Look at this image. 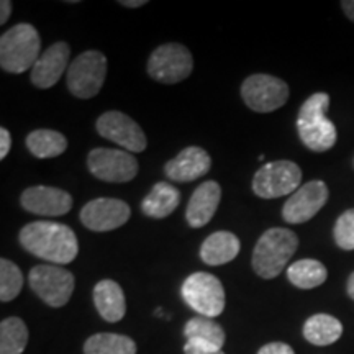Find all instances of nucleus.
Here are the masks:
<instances>
[{
  "label": "nucleus",
  "mask_w": 354,
  "mask_h": 354,
  "mask_svg": "<svg viewBox=\"0 0 354 354\" xmlns=\"http://www.w3.org/2000/svg\"><path fill=\"white\" fill-rule=\"evenodd\" d=\"M19 241L25 251L48 263L63 266L76 259L79 243L68 225L38 220L20 230Z\"/></svg>",
  "instance_id": "1"
},
{
  "label": "nucleus",
  "mask_w": 354,
  "mask_h": 354,
  "mask_svg": "<svg viewBox=\"0 0 354 354\" xmlns=\"http://www.w3.org/2000/svg\"><path fill=\"white\" fill-rule=\"evenodd\" d=\"M328 107L330 95L325 92H317V94L310 95L299 110L297 131L302 143L310 151H328L338 140L335 123L326 117Z\"/></svg>",
  "instance_id": "2"
},
{
  "label": "nucleus",
  "mask_w": 354,
  "mask_h": 354,
  "mask_svg": "<svg viewBox=\"0 0 354 354\" xmlns=\"http://www.w3.org/2000/svg\"><path fill=\"white\" fill-rule=\"evenodd\" d=\"M299 248V238L292 230L271 228L261 234L253 251L254 272L263 279H274L286 269Z\"/></svg>",
  "instance_id": "3"
},
{
  "label": "nucleus",
  "mask_w": 354,
  "mask_h": 354,
  "mask_svg": "<svg viewBox=\"0 0 354 354\" xmlns=\"http://www.w3.org/2000/svg\"><path fill=\"white\" fill-rule=\"evenodd\" d=\"M41 50V38L33 25L19 24L0 37V66L6 73L21 74L33 69Z\"/></svg>",
  "instance_id": "4"
},
{
  "label": "nucleus",
  "mask_w": 354,
  "mask_h": 354,
  "mask_svg": "<svg viewBox=\"0 0 354 354\" xmlns=\"http://www.w3.org/2000/svg\"><path fill=\"white\" fill-rule=\"evenodd\" d=\"M107 77V57L104 53L91 50L81 53L71 63L66 82L68 91L77 99H92L102 91Z\"/></svg>",
  "instance_id": "5"
},
{
  "label": "nucleus",
  "mask_w": 354,
  "mask_h": 354,
  "mask_svg": "<svg viewBox=\"0 0 354 354\" xmlns=\"http://www.w3.org/2000/svg\"><path fill=\"white\" fill-rule=\"evenodd\" d=\"M184 302L201 317L216 318L225 310V289L218 277L210 272H194L180 287Z\"/></svg>",
  "instance_id": "6"
},
{
  "label": "nucleus",
  "mask_w": 354,
  "mask_h": 354,
  "mask_svg": "<svg viewBox=\"0 0 354 354\" xmlns=\"http://www.w3.org/2000/svg\"><path fill=\"white\" fill-rule=\"evenodd\" d=\"M30 287L44 304L59 308L69 302L76 286L73 272L55 264H39L28 274Z\"/></svg>",
  "instance_id": "7"
},
{
  "label": "nucleus",
  "mask_w": 354,
  "mask_h": 354,
  "mask_svg": "<svg viewBox=\"0 0 354 354\" xmlns=\"http://www.w3.org/2000/svg\"><path fill=\"white\" fill-rule=\"evenodd\" d=\"M302 171L292 161H272L264 165L253 177V192L261 198H277L300 189Z\"/></svg>",
  "instance_id": "8"
},
{
  "label": "nucleus",
  "mask_w": 354,
  "mask_h": 354,
  "mask_svg": "<svg viewBox=\"0 0 354 354\" xmlns=\"http://www.w3.org/2000/svg\"><path fill=\"white\" fill-rule=\"evenodd\" d=\"M192 55L184 44L167 43L158 46L148 59L149 77L161 84H177L190 76Z\"/></svg>",
  "instance_id": "9"
},
{
  "label": "nucleus",
  "mask_w": 354,
  "mask_h": 354,
  "mask_svg": "<svg viewBox=\"0 0 354 354\" xmlns=\"http://www.w3.org/2000/svg\"><path fill=\"white\" fill-rule=\"evenodd\" d=\"M241 97L253 112H276L289 100V86L276 76L253 74L243 82Z\"/></svg>",
  "instance_id": "10"
},
{
  "label": "nucleus",
  "mask_w": 354,
  "mask_h": 354,
  "mask_svg": "<svg viewBox=\"0 0 354 354\" xmlns=\"http://www.w3.org/2000/svg\"><path fill=\"white\" fill-rule=\"evenodd\" d=\"M87 167L91 174L104 183H130L140 171L138 161L125 149L95 148L88 153Z\"/></svg>",
  "instance_id": "11"
},
{
  "label": "nucleus",
  "mask_w": 354,
  "mask_h": 354,
  "mask_svg": "<svg viewBox=\"0 0 354 354\" xmlns=\"http://www.w3.org/2000/svg\"><path fill=\"white\" fill-rule=\"evenodd\" d=\"M97 131L105 140L113 141L128 153H141L148 146L145 131L133 118L118 110L102 113L95 123Z\"/></svg>",
  "instance_id": "12"
},
{
  "label": "nucleus",
  "mask_w": 354,
  "mask_h": 354,
  "mask_svg": "<svg viewBox=\"0 0 354 354\" xmlns=\"http://www.w3.org/2000/svg\"><path fill=\"white\" fill-rule=\"evenodd\" d=\"M328 185L323 180H310L295 190L282 207V218L290 225L312 220L328 201Z\"/></svg>",
  "instance_id": "13"
},
{
  "label": "nucleus",
  "mask_w": 354,
  "mask_h": 354,
  "mask_svg": "<svg viewBox=\"0 0 354 354\" xmlns=\"http://www.w3.org/2000/svg\"><path fill=\"white\" fill-rule=\"evenodd\" d=\"M131 210L127 202L118 198H94L81 210L82 225L91 232H112L130 220Z\"/></svg>",
  "instance_id": "14"
},
{
  "label": "nucleus",
  "mask_w": 354,
  "mask_h": 354,
  "mask_svg": "<svg viewBox=\"0 0 354 354\" xmlns=\"http://www.w3.org/2000/svg\"><path fill=\"white\" fill-rule=\"evenodd\" d=\"M21 207L26 212L43 216L66 215L73 209V197L63 189L35 185L24 190L20 197Z\"/></svg>",
  "instance_id": "15"
},
{
  "label": "nucleus",
  "mask_w": 354,
  "mask_h": 354,
  "mask_svg": "<svg viewBox=\"0 0 354 354\" xmlns=\"http://www.w3.org/2000/svg\"><path fill=\"white\" fill-rule=\"evenodd\" d=\"M69 59L71 50L68 43L59 41L51 44L35 63L32 74H30V81L38 88H51L56 86L64 71L69 69Z\"/></svg>",
  "instance_id": "16"
},
{
  "label": "nucleus",
  "mask_w": 354,
  "mask_h": 354,
  "mask_svg": "<svg viewBox=\"0 0 354 354\" xmlns=\"http://www.w3.org/2000/svg\"><path fill=\"white\" fill-rule=\"evenodd\" d=\"M210 167V154L198 146H189L166 162L165 172L174 183H190L205 176Z\"/></svg>",
  "instance_id": "17"
},
{
  "label": "nucleus",
  "mask_w": 354,
  "mask_h": 354,
  "mask_svg": "<svg viewBox=\"0 0 354 354\" xmlns=\"http://www.w3.org/2000/svg\"><path fill=\"white\" fill-rule=\"evenodd\" d=\"M221 198V187L215 180H205L194 190L187 203L185 218L192 228L205 227L214 218Z\"/></svg>",
  "instance_id": "18"
},
{
  "label": "nucleus",
  "mask_w": 354,
  "mask_h": 354,
  "mask_svg": "<svg viewBox=\"0 0 354 354\" xmlns=\"http://www.w3.org/2000/svg\"><path fill=\"white\" fill-rule=\"evenodd\" d=\"M94 304L100 317L109 323L120 322L127 313V300L123 289L112 279H104L94 287Z\"/></svg>",
  "instance_id": "19"
},
{
  "label": "nucleus",
  "mask_w": 354,
  "mask_h": 354,
  "mask_svg": "<svg viewBox=\"0 0 354 354\" xmlns=\"http://www.w3.org/2000/svg\"><path fill=\"white\" fill-rule=\"evenodd\" d=\"M240 248L241 245L236 234L230 232H215L202 243L201 258L209 266L227 264L236 258Z\"/></svg>",
  "instance_id": "20"
},
{
  "label": "nucleus",
  "mask_w": 354,
  "mask_h": 354,
  "mask_svg": "<svg viewBox=\"0 0 354 354\" xmlns=\"http://www.w3.org/2000/svg\"><path fill=\"white\" fill-rule=\"evenodd\" d=\"M180 192L169 183H158L141 202V212L151 218H166L179 207Z\"/></svg>",
  "instance_id": "21"
},
{
  "label": "nucleus",
  "mask_w": 354,
  "mask_h": 354,
  "mask_svg": "<svg viewBox=\"0 0 354 354\" xmlns=\"http://www.w3.org/2000/svg\"><path fill=\"white\" fill-rule=\"evenodd\" d=\"M184 336L187 342L210 349H221L225 342H227L225 330L214 318L207 317L190 318L184 326Z\"/></svg>",
  "instance_id": "22"
},
{
  "label": "nucleus",
  "mask_w": 354,
  "mask_h": 354,
  "mask_svg": "<svg viewBox=\"0 0 354 354\" xmlns=\"http://www.w3.org/2000/svg\"><path fill=\"white\" fill-rule=\"evenodd\" d=\"M343 335V325L338 318L328 313L312 315L304 325V336L315 346H330L338 342Z\"/></svg>",
  "instance_id": "23"
},
{
  "label": "nucleus",
  "mask_w": 354,
  "mask_h": 354,
  "mask_svg": "<svg viewBox=\"0 0 354 354\" xmlns=\"http://www.w3.org/2000/svg\"><path fill=\"white\" fill-rule=\"evenodd\" d=\"M26 148L35 158L50 159L61 156L68 149V140L55 130H35L26 136Z\"/></svg>",
  "instance_id": "24"
},
{
  "label": "nucleus",
  "mask_w": 354,
  "mask_h": 354,
  "mask_svg": "<svg viewBox=\"0 0 354 354\" xmlns=\"http://www.w3.org/2000/svg\"><path fill=\"white\" fill-rule=\"evenodd\" d=\"M326 277H328V271L317 259L295 261L287 269V279L290 281V284L304 290L322 286L326 281Z\"/></svg>",
  "instance_id": "25"
},
{
  "label": "nucleus",
  "mask_w": 354,
  "mask_h": 354,
  "mask_svg": "<svg viewBox=\"0 0 354 354\" xmlns=\"http://www.w3.org/2000/svg\"><path fill=\"white\" fill-rule=\"evenodd\" d=\"M84 354H136V343L125 335L97 333L84 344Z\"/></svg>",
  "instance_id": "26"
},
{
  "label": "nucleus",
  "mask_w": 354,
  "mask_h": 354,
  "mask_svg": "<svg viewBox=\"0 0 354 354\" xmlns=\"http://www.w3.org/2000/svg\"><path fill=\"white\" fill-rule=\"evenodd\" d=\"M28 343V328L19 317L0 323V354H21Z\"/></svg>",
  "instance_id": "27"
},
{
  "label": "nucleus",
  "mask_w": 354,
  "mask_h": 354,
  "mask_svg": "<svg viewBox=\"0 0 354 354\" xmlns=\"http://www.w3.org/2000/svg\"><path fill=\"white\" fill-rule=\"evenodd\" d=\"M21 287H24V276L19 266L7 258L0 259V300L10 302L20 294Z\"/></svg>",
  "instance_id": "28"
},
{
  "label": "nucleus",
  "mask_w": 354,
  "mask_h": 354,
  "mask_svg": "<svg viewBox=\"0 0 354 354\" xmlns=\"http://www.w3.org/2000/svg\"><path fill=\"white\" fill-rule=\"evenodd\" d=\"M335 243L344 251L354 250V209L343 212L338 216L333 230Z\"/></svg>",
  "instance_id": "29"
},
{
  "label": "nucleus",
  "mask_w": 354,
  "mask_h": 354,
  "mask_svg": "<svg viewBox=\"0 0 354 354\" xmlns=\"http://www.w3.org/2000/svg\"><path fill=\"white\" fill-rule=\"evenodd\" d=\"M258 354H295V353L287 343L276 342V343L264 344V346L258 351Z\"/></svg>",
  "instance_id": "30"
},
{
  "label": "nucleus",
  "mask_w": 354,
  "mask_h": 354,
  "mask_svg": "<svg viewBox=\"0 0 354 354\" xmlns=\"http://www.w3.org/2000/svg\"><path fill=\"white\" fill-rule=\"evenodd\" d=\"M12 148V136L7 128H0V159H6Z\"/></svg>",
  "instance_id": "31"
},
{
  "label": "nucleus",
  "mask_w": 354,
  "mask_h": 354,
  "mask_svg": "<svg viewBox=\"0 0 354 354\" xmlns=\"http://www.w3.org/2000/svg\"><path fill=\"white\" fill-rule=\"evenodd\" d=\"M184 353L185 354H225L221 349H210V348H203L198 346L196 343L187 342L184 346Z\"/></svg>",
  "instance_id": "32"
},
{
  "label": "nucleus",
  "mask_w": 354,
  "mask_h": 354,
  "mask_svg": "<svg viewBox=\"0 0 354 354\" xmlns=\"http://www.w3.org/2000/svg\"><path fill=\"white\" fill-rule=\"evenodd\" d=\"M10 12H12V2H8V0H2V3H0V25H6L8 17H10Z\"/></svg>",
  "instance_id": "33"
},
{
  "label": "nucleus",
  "mask_w": 354,
  "mask_h": 354,
  "mask_svg": "<svg viewBox=\"0 0 354 354\" xmlns=\"http://www.w3.org/2000/svg\"><path fill=\"white\" fill-rule=\"evenodd\" d=\"M342 8H343V12L346 13L348 19L354 21V0H343Z\"/></svg>",
  "instance_id": "34"
},
{
  "label": "nucleus",
  "mask_w": 354,
  "mask_h": 354,
  "mask_svg": "<svg viewBox=\"0 0 354 354\" xmlns=\"http://www.w3.org/2000/svg\"><path fill=\"white\" fill-rule=\"evenodd\" d=\"M146 0H122L120 6L123 7H128V8H138V7H143L146 6Z\"/></svg>",
  "instance_id": "35"
},
{
  "label": "nucleus",
  "mask_w": 354,
  "mask_h": 354,
  "mask_svg": "<svg viewBox=\"0 0 354 354\" xmlns=\"http://www.w3.org/2000/svg\"><path fill=\"white\" fill-rule=\"evenodd\" d=\"M346 290H348V295L354 300V272L349 276L348 279V284H346Z\"/></svg>",
  "instance_id": "36"
}]
</instances>
